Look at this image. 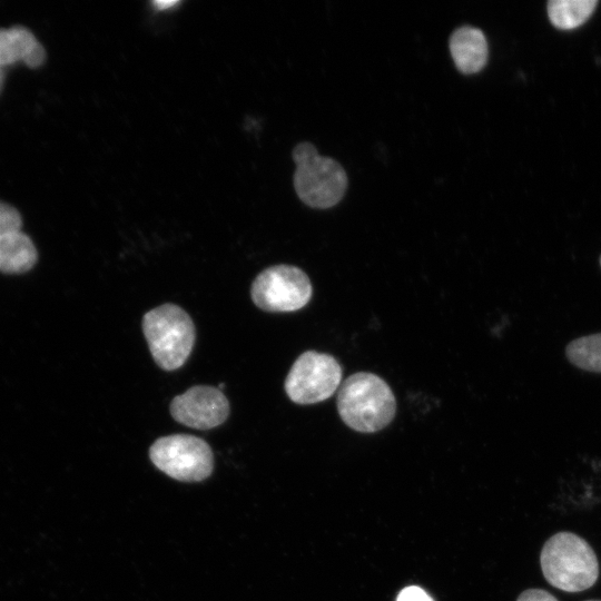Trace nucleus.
I'll list each match as a JSON object with an SVG mask.
<instances>
[{
	"instance_id": "obj_1",
	"label": "nucleus",
	"mask_w": 601,
	"mask_h": 601,
	"mask_svg": "<svg viewBox=\"0 0 601 601\" xmlns=\"http://www.w3.org/2000/svg\"><path fill=\"white\" fill-rule=\"evenodd\" d=\"M337 410L343 422L361 433H374L387 426L396 413V400L380 376L359 372L339 386Z\"/></svg>"
},
{
	"instance_id": "obj_2",
	"label": "nucleus",
	"mask_w": 601,
	"mask_h": 601,
	"mask_svg": "<svg viewBox=\"0 0 601 601\" xmlns=\"http://www.w3.org/2000/svg\"><path fill=\"white\" fill-rule=\"evenodd\" d=\"M540 564L545 580L566 592L587 590L599 578V562L593 549L571 532H559L544 543Z\"/></svg>"
},
{
	"instance_id": "obj_3",
	"label": "nucleus",
	"mask_w": 601,
	"mask_h": 601,
	"mask_svg": "<svg viewBox=\"0 0 601 601\" xmlns=\"http://www.w3.org/2000/svg\"><path fill=\"white\" fill-rule=\"evenodd\" d=\"M142 331L155 362L166 371L179 368L195 343V325L179 306L164 304L142 317Z\"/></svg>"
},
{
	"instance_id": "obj_4",
	"label": "nucleus",
	"mask_w": 601,
	"mask_h": 601,
	"mask_svg": "<svg viewBox=\"0 0 601 601\" xmlns=\"http://www.w3.org/2000/svg\"><path fill=\"white\" fill-rule=\"evenodd\" d=\"M293 159L296 164L294 187L304 204L324 209L343 198L347 176L335 159L321 156L311 142L298 144L293 149Z\"/></svg>"
},
{
	"instance_id": "obj_5",
	"label": "nucleus",
	"mask_w": 601,
	"mask_h": 601,
	"mask_svg": "<svg viewBox=\"0 0 601 601\" xmlns=\"http://www.w3.org/2000/svg\"><path fill=\"white\" fill-rule=\"evenodd\" d=\"M154 465L183 482H200L210 476L214 455L206 441L189 434L159 437L149 449Z\"/></svg>"
},
{
	"instance_id": "obj_6",
	"label": "nucleus",
	"mask_w": 601,
	"mask_h": 601,
	"mask_svg": "<svg viewBox=\"0 0 601 601\" xmlns=\"http://www.w3.org/2000/svg\"><path fill=\"white\" fill-rule=\"evenodd\" d=\"M342 382V367L329 354L307 351L292 365L285 392L297 404H314L329 398Z\"/></svg>"
},
{
	"instance_id": "obj_7",
	"label": "nucleus",
	"mask_w": 601,
	"mask_h": 601,
	"mask_svg": "<svg viewBox=\"0 0 601 601\" xmlns=\"http://www.w3.org/2000/svg\"><path fill=\"white\" fill-rule=\"evenodd\" d=\"M308 276L298 267L276 265L264 269L254 279L250 295L254 304L267 312H294L312 297Z\"/></svg>"
},
{
	"instance_id": "obj_8",
	"label": "nucleus",
	"mask_w": 601,
	"mask_h": 601,
	"mask_svg": "<svg viewBox=\"0 0 601 601\" xmlns=\"http://www.w3.org/2000/svg\"><path fill=\"white\" fill-rule=\"evenodd\" d=\"M170 414L186 426L209 430L226 421L229 403L219 388L196 385L171 401Z\"/></svg>"
},
{
	"instance_id": "obj_9",
	"label": "nucleus",
	"mask_w": 601,
	"mask_h": 601,
	"mask_svg": "<svg viewBox=\"0 0 601 601\" xmlns=\"http://www.w3.org/2000/svg\"><path fill=\"white\" fill-rule=\"evenodd\" d=\"M45 60V48L28 28H0V69L4 70V67L17 62L38 68Z\"/></svg>"
},
{
	"instance_id": "obj_10",
	"label": "nucleus",
	"mask_w": 601,
	"mask_h": 601,
	"mask_svg": "<svg viewBox=\"0 0 601 601\" xmlns=\"http://www.w3.org/2000/svg\"><path fill=\"white\" fill-rule=\"evenodd\" d=\"M450 51L456 68L466 75L479 72L487 61L486 38L475 27L457 28L450 38Z\"/></svg>"
},
{
	"instance_id": "obj_11",
	"label": "nucleus",
	"mask_w": 601,
	"mask_h": 601,
	"mask_svg": "<svg viewBox=\"0 0 601 601\" xmlns=\"http://www.w3.org/2000/svg\"><path fill=\"white\" fill-rule=\"evenodd\" d=\"M38 259L31 238L21 230L0 237V272L22 274L30 270Z\"/></svg>"
},
{
	"instance_id": "obj_12",
	"label": "nucleus",
	"mask_w": 601,
	"mask_h": 601,
	"mask_svg": "<svg viewBox=\"0 0 601 601\" xmlns=\"http://www.w3.org/2000/svg\"><path fill=\"white\" fill-rule=\"evenodd\" d=\"M597 6V0H551L546 7L551 23L559 29L570 30L583 24Z\"/></svg>"
},
{
	"instance_id": "obj_13",
	"label": "nucleus",
	"mask_w": 601,
	"mask_h": 601,
	"mask_svg": "<svg viewBox=\"0 0 601 601\" xmlns=\"http://www.w3.org/2000/svg\"><path fill=\"white\" fill-rule=\"evenodd\" d=\"M565 355L578 368L601 373V333L573 339L568 344Z\"/></svg>"
},
{
	"instance_id": "obj_14",
	"label": "nucleus",
	"mask_w": 601,
	"mask_h": 601,
	"mask_svg": "<svg viewBox=\"0 0 601 601\" xmlns=\"http://www.w3.org/2000/svg\"><path fill=\"white\" fill-rule=\"evenodd\" d=\"M22 227L20 213L10 204L0 200V237L19 231Z\"/></svg>"
},
{
	"instance_id": "obj_15",
	"label": "nucleus",
	"mask_w": 601,
	"mask_h": 601,
	"mask_svg": "<svg viewBox=\"0 0 601 601\" xmlns=\"http://www.w3.org/2000/svg\"><path fill=\"white\" fill-rule=\"evenodd\" d=\"M396 601H434L432 597L422 588L410 585L401 590Z\"/></svg>"
},
{
	"instance_id": "obj_16",
	"label": "nucleus",
	"mask_w": 601,
	"mask_h": 601,
	"mask_svg": "<svg viewBox=\"0 0 601 601\" xmlns=\"http://www.w3.org/2000/svg\"><path fill=\"white\" fill-rule=\"evenodd\" d=\"M516 601H558V599L543 589H528L518 597Z\"/></svg>"
},
{
	"instance_id": "obj_17",
	"label": "nucleus",
	"mask_w": 601,
	"mask_h": 601,
	"mask_svg": "<svg viewBox=\"0 0 601 601\" xmlns=\"http://www.w3.org/2000/svg\"><path fill=\"white\" fill-rule=\"evenodd\" d=\"M154 6L158 9V10H166V9H170L171 7H175L179 3V1H176V0H162V1H154L152 2Z\"/></svg>"
},
{
	"instance_id": "obj_18",
	"label": "nucleus",
	"mask_w": 601,
	"mask_h": 601,
	"mask_svg": "<svg viewBox=\"0 0 601 601\" xmlns=\"http://www.w3.org/2000/svg\"><path fill=\"white\" fill-rule=\"evenodd\" d=\"M3 82H4V70L0 69V92L3 87Z\"/></svg>"
},
{
	"instance_id": "obj_19",
	"label": "nucleus",
	"mask_w": 601,
	"mask_h": 601,
	"mask_svg": "<svg viewBox=\"0 0 601 601\" xmlns=\"http://www.w3.org/2000/svg\"><path fill=\"white\" fill-rule=\"evenodd\" d=\"M587 601H601V600H587Z\"/></svg>"
},
{
	"instance_id": "obj_20",
	"label": "nucleus",
	"mask_w": 601,
	"mask_h": 601,
	"mask_svg": "<svg viewBox=\"0 0 601 601\" xmlns=\"http://www.w3.org/2000/svg\"><path fill=\"white\" fill-rule=\"evenodd\" d=\"M600 266H601V257H600Z\"/></svg>"
}]
</instances>
